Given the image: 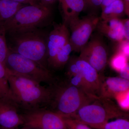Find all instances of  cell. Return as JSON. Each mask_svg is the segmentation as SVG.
Instances as JSON below:
<instances>
[{
  "label": "cell",
  "instance_id": "1",
  "mask_svg": "<svg viewBox=\"0 0 129 129\" xmlns=\"http://www.w3.org/2000/svg\"><path fill=\"white\" fill-rule=\"evenodd\" d=\"M6 70L12 101L19 109L29 111L44 108L51 104L53 93L52 86L45 87L30 78L7 68Z\"/></svg>",
  "mask_w": 129,
  "mask_h": 129
},
{
  "label": "cell",
  "instance_id": "2",
  "mask_svg": "<svg viewBox=\"0 0 129 129\" xmlns=\"http://www.w3.org/2000/svg\"><path fill=\"white\" fill-rule=\"evenodd\" d=\"M9 51L34 60L47 68L48 36L39 28L7 34Z\"/></svg>",
  "mask_w": 129,
  "mask_h": 129
},
{
  "label": "cell",
  "instance_id": "3",
  "mask_svg": "<svg viewBox=\"0 0 129 129\" xmlns=\"http://www.w3.org/2000/svg\"><path fill=\"white\" fill-rule=\"evenodd\" d=\"M127 115L110 98L99 96L69 117L79 120L92 128L102 129L110 119L125 117Z\"/></svg>",
  "mask_w": 129,
  "mask_h": 129
},
{
  "label": "cell",
  "instance_id": "4",
  "mask_svg": "<svg viewBox=\"0 0 129 129\" xmlns=\"http://www.w3.org/2000/svg\"><path fill=\"white\" fill-rule=\"evenodd\" d=\"M52 86L53 93L50 104L54 112L63 117H72L80 109L99 97L90 94L69 83L60 85L55 84Z\"/></svg>",
  "mask_w": 129,
  "mask_h": 129
},
{
  "label": "cell",
  "instance_id": "5",
  "mask_svg": "<svg viewBox=\"0 0 129 129\" xmlns=\"http://www.w3.org/2000/svg\"><path fill=\"white\" fill-rule=\"evenodd\" d=\"M52 14L50 6L24 5L4 24L7 34L39 28L50 19Z\"/></svg>",
  "mask_w": 129,
  "mask_h": 129
},
{
  "label": "cell",
  "instance_id": "6",
  "mask_svg": "<svg viewBox=\"0 0 129 129\" xmlns=\"http://www.w3.org/2000/svg\"><path fill=\"white\" fill-rule=\"evenodd\" d=\"M5 67L12 72L27 77L39 83L52 85L55 78L49 70L34 60L9 51Z\"/></svg>",
  "mask_w": 129,
  "mask_h": 129
},
{
  "label": "cell",
  "instance_id": "7",
  "mask_svg": "<svg viewBox=\"0 0 129 129\" xmlns=\"http://www.w3.org/2000/svg\"><path fill=\"white\" fill-rule=\"evenodd\" d=\"M24 128L30 129H68L63 117L45 108L25 111L21 114Z\"/></svg>",
  "mask_w": 129,
  "mask_h": 129
},
{
  "label": "cell",
  "instance_id": "8",
  "mask_svg": "<svg viewBox=\"0 0 129 129\" xmlns=\"http://www.w3.org/2000/svg\"><path fill=\"white\" fill-rule=\"evenodd\" d=\"M103 37L98 32L92 34L90 40L80 51L79 56L99 73L105 69L108 58L107 47Z\"/></svg>",
  "mask_w": 129,
  "mask_h": 129
},
{
  "label": "cell",
  "instance_id": "9",
  "mask_svg": "<svg viewBox=\"0 0 129 129\" xmlns=\"http://www.w3.org/2000/svg\"><path fill=\"white\" fill-rule=\"evenodd\" d=\"M100 20L97 14H89L69 25L68 28L71 32L69 42L72 51L80 52L88 43Z\"/></svg>",
  "mask_w": 129,
  "mask_h": 129
},
{
  "label": "cell",
  "instance_id": "10",
  "mask_svg": "<svg viewBox=\"0 0 129 129\" xmlns=\"http://www.w3.org/2000/svg\"><path fill=\"white\" fill-rule=\"evenodd\" d=\"M70 33L63 23L54 24L53 28L48 36L47 64L50 67L58 52L69 42Z\"/></svg>",
  "mask_w": 129,
  "mask_h": 129
},
{
  "label": "cell",
  "instance_id": "11",
  "mask_svg": "<svg viewBox=\"0 0 129 129\" xmlns=\"http://www.w3.org/2000/svg\"><path fill=\"white\" fill-rule=\"evenodd\" d=\"M91 94L100 96L103 78L87 62L79 57L73 58Z\"/></svg>",
  "mask_w": 129,
  "mask_h": 129
},
{
  "label": "cell",
  "instance_id": "12",
  "mask_svg": "<svg viewBox=\"0 0 129 129\" xmlns=\"http://www.w3.org/2000/svg\"><path fill=\"white\" fill-rule=\"evenodd\" d=\"M18 106L11 100L0 99V129H11L22 125L23 121Z\"/></svg>",
  "mask_w": 129,
  "mask_h": 129
},
{
  "label": "cell",
  "instance_id": "13",
  "mask_svg": "<svg viewBox=\"0 0 129 129\" xmlns=\"http://www.w3.org/2000/svg\"><path fill=\"white\" fill-rule=\"evenodd\" d=\"M96 29L100 34L112 41L119 42L125 40L122 19H100Z\"/></svg>",
  "mask_w": 129,
  "mask_h": 129
},
{
  "label": "cell",
  "instance_id": "14",
  "mask_svg": "<svg viewBox=\"0 0 129 129\" xmlns=\"http://www.w3.org/2000/svg\"><path fill=\"white\" fill-rule=\"evenodd\" d=\"M63 23L68 28L70 24L79 18L81 13L85 7L84 0H58Z\"/></svg>",
  "mask_w": 129,
  "mask_h": 129
},
{
  "label": "cell",
  "instance_id": "15",
  "mask_svg": "<svg viewBox=\"0 0 129 129\" xmlns=\"http://www.w3.org/2000/svg\"><path fill=\"white\" fill-rule=\"evenodd\" d=\"M129 81L119 77L103 79L100 96L111 98L116 93L129 90Z\"/></svg>",
  "mask_w": 129,
  "mask_h": 129
},
{
  "label": "cell",
  "instance_id": "16",
  "mask_svg": "<svg viewBox=\"0 0 129 129\" xmlns=\"http://www.w3.org/2000/svg\"><path fill=\"white\" fill-rule=\"evenodd\" d=\"M24 5L12 0H0V23L4 24Z\"/></svg>",
  "mask_w": 129,
  "mask_h": 129
},
{
  "label": "cell",
  "instance_id": "17",
  "mask_svg": "<svg viewBox=\"0 0 129 129\" xmlns=\"http://www.w3.org/2000/svg\"><path fill=\"white\" fill-rule=\"evenodd\" d=\"M101 20L111 18H120L125 14L122 0H116L102 10Z\"/></svg>",
  "mask_w": 129,
  "mask_h": 129
},
{
  "label": "cell",
  "instance_id": "18",
  "mask_svg": "<svg viewBox=\"0 0 129 129\" xmlns=\"http://www.w3.org/2000/svg\"><path fill=\"white\" fill-rule=\"evenodd\" d=\"M72 51V46L68 42L58 52L50 67L55 69L62 68L69 60Z\"/></svg>",
  "mask_w": 129,
  "mask_h": 129
},
{
  "label": "cell",
  "instance_id": "19",
  "mask_svg": "<svg viewBox=\"0 0 129 129\" xmlns=\"http://www.w3.org/2000/svg\"><path fill=\"white\" fill-rule=\"evenodd\" d=\"M6 98L12 101L8 81L6 68L0 62V99Z\"/></svg>",
  "mask_w": 129,
  "mask_h": 129
},
{
  "label": "cell",
  "instance_id": "20",
  "mask_svg": "<svg viewBox=\"0 0 129 129\" xmlns=\"http://www.w3.org/2000/svg\"><path fill=\"white\" fill-rule=\"evenodd\" d=\"M6 35V31L4 24L0 23V62L5 66L6 59L9 52L7 41Z\"/></svg>",
  "mask_w": 129,
  "mask_h": 129
},
{
  "label": "cell",
  "instance_id": "21",
  "mask_svg": "<svg viewBox=\"0 0 129 129\" xmlns=\"http://www.w3.org/2000/svg\"><path fill=\"white\" fill-rule=\"evenodd\" d=\"M128 58L122 53L117 52L111 59L110 64L113 69L119 72L128 63Z\"/></svg>",
  "mask_w": 129,
  "mask_h": 129
},
{
  "label": "cell",
  "instance_id": "22",
  "mask_svg": "<svg viewBox=\"0 0 129 129\" xmlns=\"http://www.w3.org/2000/svg\"><path fill=\"white\" fill-rule=\"evenodd\" d=\"M102 129H129V122L126 119L119 118L114 121L108 122Z\"/></svg>",
  "mask_w": 129,
  "mask_h": 129
},
{
  "label": "cell",
  "instance_id": "23",
  "mask_svg": "<svg viewBox=\"0 0 129 129\" xmlns=\"http://www.w3.org/2000/svg\"><path fill=\"white\" fill-rule=\"evenodd\" d=\"M113 97L117 101L118 106L122 109L126 111L129 108V90L116 93Z\"/></svg>",
  "mask_w": 129,
  "mask_h": 129
},
{
  "label": "cell",
  "instance_id": "24",
  "mask_svg": "<svg viewBox=\"0 0 129 129\" xmlns=\"http://www.w3.org/2000/svg\"><path fill=\"white\" fill-rule=\"evenodd\" d=\"M63 117L68 129H92L87 125L73 118Z\"/></svg>",
  "mask_w": 129,
  "mask_h": 129
},
{
  "label": "cell",
  "instance_id": "25",
  "mask_svg": "<svg viewBox=\"0 0 129 129\" xmlns=\"http://www.w3.org/2000/svg\"><path fill=\"white\" fill-rule=\"evenodd\" d=\"M102 2V0H87L85 3L84 10L88 9L89 14H97L96 11L101 7Z\"/></svg>",
  "mask_w": 129,
  "mask_h": 129
},
{
  "label": "cell",
  "instance_id": "26",
  "mask_svg": "<svg viewBox=\"0 0 129 129\" xmlns=\"http://www.w3.org/2000/svg\"><path fill=\"white\" fill-rule=\"evenodd\" d=\"M119 43L118 51L129 58V41L124 40Z\"/></svg>",
  "mask_w": 129,
  "mask_h": 129
},
{
  "label": "cell",
  "instance_id": "27",
  "mask_svg": "<svg viewBox=\"0 0 129 129\" xmlns=\"http://www.w3.org/2000/svg\"><path fill=\"white\" fill-rule=\"evenodd\" d=\"M122 19L123 24V31L124 39L129 41V18Z\"/></svg>",
  "mask_w": 129,
  "mask_h": 129
},
{
  "label": "cell",
  "instance_id": "28",
  "mask_svg": "<svg viewBox=\"0 0 129 129\" xmlns=\"http://www.w3.org/2000/svg\"><path fill=\"white\" fill-rule=\"evenodd\" d=\"M120 74V77L129 80V63L126 65L119 72Z\"/></svg>",
  "mask_w": 129,
  "mask_h": 129
},
{
  "label": "cell",
  "instance_id": "29",
  "mask_svg": "<svg viewBox=\"0 0 129 129\" xmlns=\"http://www.w3.org/2000/svg\"><path fill=\"white\" fill-rule=\"evenodd\" d=\"M12 1L24 5H34L41 3L40 0H12Z\"/></svg>",
  "mask_w": 129,
  "mask_h": 129
},
{
  "label": "cell",
  "instance_id": "30",
  "mask_svg": "<svg viewBox=\"0 0 129 129\" xmlns=\"http://www.w3.org/2000/svg\"><path fill=\"white\" fill-rule=\"evenodd\" d=\"M124 7L125 14L128 17L129 16V0H122Z\"/></svg>",
  "mask_w": 129,
  "mask_h": 129
},
{
  "label": "cell",
  "instance_id": "31",
  "mask_svg": "<svg viewBox=\"0 0 129 129\" xmlns=\"http://www.w3.org/2000/svg\"><path fill=\"white\" fill-rule=\"evenodd\" d=\"M57 1L58 0H40L41 3L46 6H51Z\"/></svg>",
  "mask_w": 129,
  "mask_h": 129
},
{
  "label": "cell",
  "instance_id": "32",
  "mask_svg": "<svg viewBox=\"0 0 129 129\" xmlns=\"http://www.w3.org/2000/svg\"><path fill=\"white\" fill-rule=\"evenodd\" d=\"M116 0H102V2L101 5V9H103L105 7L110 5L112 3L114 2Z\"/></svg>",
  "mask_w": 129,
  "mask_h": 129
},
{
  "label": "cell",
  "instance_id": "33",
  "mask_svg": "<svg viewBox=\"0 0 129 129\" xmlns=\"http://www.w3.org/2000/svg\"><path fill=\"white\" fill-rule=\"evenodd\" d=\"M11 129H30L27 128H24V127H23V128H18H18H15Z\"/></svg>",
  "mask_w": 129,
  "mask_h": 129
},
{
  "label": "cell",
  "instance_id": "34",
  "mask_svg": "<svg viewBox=\"0 0 129 129\" xmlns=\"http://www.w3.org/2000/svg\"><path fill=\"white\" fill-rule=\"evenodd\" d=\"M84 1L85 3V2H86V1H87V0H84Z\"/></svg>",
  "mask_w": 129,
  "mask_h": 129
}]
</instances>
